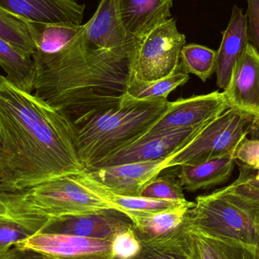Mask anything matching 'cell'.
<instances>
[{"mask_svg": "<svg viewBox=\"0 0 259 259\" xmlns=\"http://www.w3.org/2000/svg\"><path fill=\"white\" fill-rule=\"evenodd\" d=\"M0 161L8 182L27 190L84 171L66 112L0 75Z\"/></svg>", "mask_w": 259, "mask_h": 259, "instance_id": "6da1fadb", "label": "cell"}, {"mask_svg": "<svg viewBox=\"0 0 259 259\" xmlns=\"http://www.w3.org/2000/svg\"><path fill=\"white\" fill-rule=\"evenodd\" d=\"M140 41L102 50L87 41L83 27L59 51L35 52V94L65 111L74 124L118 106L127 93Z\"/></svg>", "mask_w": 259, "mask_h": 259, "instance_id": "7a4b0ae2", "label": "cell"}, {"mask_svg": "<svg viewBox=\"0 0 259 259\" xmlns=\"http://www.w3.org/2000/svg\"><path fill=\"white\" fill-rule=\"evenodd\" d=\"M167 99L137 100L126 94L115 107L74 123L85 170L140 140L170 106Z\"/></svg>", "mask_w": 259, "mask_h": 259, "instance_id": "3957f363", "label": "cell"}, {"mask_svg": "<svg viewBox=\"0 0 259 259\" xmlns=\"http://www.w3.org/2000/svg\"><path fill=\"white\" fill-rule=\"evenodd\" d=\"M185 223L205 235L259 248V204L235 193L231 185L197 196Z\"/></svg>", "mask_w": 259, "mask_h": 259, "instance_id": "277c9868", "label": "cell"}, {"mask_svg": "<svg viewBox=\"0 0 259 259\" xmlns=\"http://www.w3.org/2000/svg\"><path fill=\"white\" fill-rule=\"evenodd\" d=\"M255 118L229 109L207 123L197 135L177 152L166 164L169 167L194 165L208 160L233 155L253 129Z\"/></svg>", "mask_w": 259, "mask_h": 259, "instance_id": "5b68a950", "label": "cell"}, {"mask_svg": "<svg viewBox=\"0 0 259 259\" xmlns=\"http://www.w3.org/2000/svg\"><path fill=\"white\" fill-rule=\"evenodd\" d=\"M173 18L151 30L139 42L133 65V77L145 82L155 81L175 72L185 45Z\"/></svg>", "mask_w": 259, "mask_h": 259, "instance_id": "8992f818", "label": "cell"}, {"mask_svg": "<svg viewBox=\"0 0 259 259\" xmlns=\"http://www.w3.org/2000/svg\"><path fill=\"white\" fill-rule=\"evenodd\" d=\"M33 205L53 218L114 208L85 188L72 175L50 180L26 190Z\"/></svg>", "mask_w": 259, "mask_h": 259, "instance_id": "52a82bcc", "label": "cell"}, {"mask_svg": "<svg viewBox=\"0 0 259 259\" xmlns=\"http://www.w3.org/2000/svg\"><path fill=\"white\" fill-rule=\"evenodd\" d=\"M55 218L28 200L26 190L0 193V259L17 243L42 233Z\"/></svg>", "mask_w": 259, "mask_h": 259, "instance_id": "ba28073f", "label": "cell"}, {"mask_svg": "<svg viewBox=\"0 0 259 259\" xmlns=\"http://www.w3.org/2000/svg\"><path fill=\"white\" fill-rule=\"evenodd\" d=\"M229 109L225 95L219 91L178 99L176 101L170 102L165 113L145 136L197 127L214 119Z\"/></svg>", "mask_w": 259, "mask_h": 259, "instance_id": "9c48e42d", "label": "cell"}, {"mask_svg": "<svg viewBox=\"0 0 259 259\" xmlns=\"http://www.w3.org/2000/svg\"><path fill=\"white\" fill-rule=\"evenodd\" d=\"M131 228L133 222L126 213L116 208H106L55 218L42 233L113 240L118 234Z\"/></svg>", "mask_w": 259, "mask_h": 259, "instance_id": "30bf717a", "label": "cell"}, {"mask_svg": "<svg viewBox=\"0 0 259 259\" xmlns=\"http://www.w3.org/2000/svg\"><path fill=\"white\" fill-rule=\"evenodd\" d=\"M207 123L197 127L145 136L127 147L103 160L91 170L129 163L155 161L171 156L187 146Z\"/></svg>", "mask_w": 259, "mask_h": 259, "instance_id": "8fae6325", "label": "cell"}, {"mask_svg": "<svg viewBox=\"0 0 259 259\" xmlns=\"http://www.w3.org/2000/svg\"><path fill=\"white\" fill-rule=\"evenodd\" d=\"M112 241L68 234L39 233L19 242L13 247L65 259H115Z\"/></svg>", "mask_w": 259, "mask_h": 259, "instance_id": "7c38bea8", "label": "cell"}, {"mask_svg": "<svg viewBox=\"0 0 259 259\" xmlns=\"http://www.w3.org/2000/svg\"><path fill=\"white\" fill-rule=\"evenodd\" d=\"M223 94L230 109L259 119V56L250 44L236 64Z\"/></svg>", "mask_w": 259, "mask_h": 259, "instance_id": "4fadbf2b", "label": "cell"}, {"mask_svg": "<svg viewBox=\"0 0 259 259\" xmlns=\"http://www.w3.org/2000/svg\"><path fill=\"white\" fill-rule=\"evenodd\" d=\"M174 155L155 161L129 163L85 171L115 194L140 196L145 184L166 169V164Z\"/></svg>", "mask_w": 259, "mask_h": 259, "instance_id": "5bb4252c", "label": "cell"}, {"mask_svg": "<svg viewBox=\"0 0 259 259\" xmlns=\"http://www.w3.org/2000/svg\"><path fill=\"white\" fill-rule=\"evenodd\" d=\"M0 9L27 22L81 25L85 5L75 0H0Z\"/></svg>", "mask_w": 259, "mask_h": 259, "instance_id": "9a60e30c", "label": "cell"}, {"mask_svg": "<svg viewBox=\"0 0 259 259\" xmlns=\"http://www.w3.org/2000/svg\"><path fill=\"white\" fill-rule=\"evenodd\" d=\"M85 39L96 48L113 50L139 40L126 30L119 0H101L94 16L83 24Z\"/></svg>", "mask_w": 259, "mask_h": 259, "instance_id": "2e32d148", "label": "cell"}, {"mask_svg": "<svg viewBox=\"0 0 259 259\" xmlns=\"http://www.w3.org/2000/svg\"><path fill=\"white\" fill-rule=\"evenodd\" d=\"M222 35L216 56L215 73L218 87L225 90L229 83L236 64L249 45L247 17L237 5L233 6L229 23Z\"/></svg>", "mask_w": 259, "mask_h": 259, "instance_id": "e0dca14e", "label": "cell"}, {"mask_svg": "<svg viewBox=\"0 0 259 259\" xmlns=\"http://www.w3.org/2000/svg\"><path fill=\"white\" fill-rule=\"evenodd\" d=\"M174 0H119V10L127 33L141 40L151 30L171 18Z\"/></svg>", "mask_w": 259, "mask_h": 259, "instance_id": "ac0fdd59", "label": "cell"}, {"mask_svg": "<svg viewBox=\"0 0 259 259\" xmlns=\"http://www.w3.org/2000/svg\"><path fill=\"white\" fill-rule=\"evenodd\" d=\"M185 242L188 259H259L258 247L209 237L187 225Z\"/></svg>", "mask_w": 259, "mask_h": 259, "instance_id": "d6986e66", "label": "cell"}, {"mask_svg": "<svg viewBox=\"0 0 259 259\" xmlns=\"http://www.w3.org/2000/svg\"><path fill=\"white\" fill-rule=\"evenodd\" d=\"M79 184L101 198L112 208L120 210L128 215L131 213H154L164 210L173 209L188 205L189 201L161 200L149 199L141 196H125L115 194L104 185L91 178L86 171L72 175Z\"/></svg>", "mask_w": 259, "mask_h": 259, "instance_id": "ffe728a7", "label": "cell"}, {"mask_svg": "<svg viewBox=\"0 0 259 259\" xmlns=\"http://www.w3.org/2000/svg\"><path fill=\"white\" fill-rule=\"evenodd\" d=\"M194 202L188 205L154 213H131L133 230L139 241L161 240L179 232L185 225L187 211Z\"/></svg>", "mask_w": 259, "mask_h": 259, "instance_id": "44dd1931", "label": "cell"}, {"mask_svg": "<svg viewBox=\"0 0 259 259\" xmlns=\"http://www.w3.org/2000/svg\"><path fill=\"white\" fill-rule=\"evenodd\" d=\"M235 163L234 156L228 155L194 165H182L178 180L188 192L210 189L229 181Z\"/></svg>", "mask_w": 259, "mask_h": 259, "instance_id": "7402d4cb", "label": "cell"}, {"mask_svg": "<svg viewBox=\"0 0 259 259\" xmlns=\"http://www.w3.org/2000/svg\"><path fill=\"white\" fill-rule=\"evenodd\" d=\"M27 24L36 51L47 54L62 50L80 33L83 27V24L71 23L27 22Z\"/></svg>", "mask_w": 259, "mask_h": 259, "instance_id": "603a6c76", "label": "cell"}, {"mask_svg": "<svg viewBox=\"0 0 259 259\" xmlns=\"http://www.w3.org/2000/svg\"><path fill=\"white\" fill-rule=\"evenodd\" d=\"M0 66L11 83L26 92L32 94L34 91L36 71L33 59L23 56L9 42L2 39Z\"/></svg>", "mask_w": 259, "mask_h": 259, "instance_id": "cb8c5ba5", "label": "cell"}, {"mask_svg": "<svg viewBox=\"0 0 259 259\" xmlns=\"http://www.w3.org/2000/svg\"><path fill=\"white\" fill-rule=\"evenodd\" d=\"M189 74L180 62L173 74L155 81H142L132 76L126 94L137 100L167 99L172 91L189 81Z\"/></svg>", "mask_w": 259, "mask_h": 259, "instance_id": "d4e9b609", "label": "cell"}, {"mask_svg": "<svg viewBox=\"0 0 259 259\" xmlns=\"http://www.w3.org/2000/svg\"><path fill=\"white\" fill-rule=\"evenodd\" d=\"M185 231L186 224L179 232L167 238L140 242V251L130 259H188Z\"/></svg>", "mask_w": 259, "mask_h": 259, "instance_id": "484cf974", "label": "cell"}, {"mask_svg": "<svg viewBox=\"0 0 259 259\" xmlns=\"http://www.w3.org/2000/svg\"><path fill=\"white\" fill-rule=\"evenodd\" d=\"M0 39L12 45L17 51L32 58L36 47L29 33L27 22L0 9Z\"/></svg>", "mask_w": 259, "mask_h": 259, "instance_id": "4316f807", "label": "cell"}, {"mask_svg": "<svg viewBox=\"0 0 259 259\" xmlns=\"http://www.w3.org/2000/svg\"><path fill=\"white\" fill-rule=\"evenodd\" d=\"M217 51L199 44L184 45L180 59L184 69L195 74L203 82L215 72Z\"/></svg>", "mask_w": 259, "mask_h": 259, "instance_id": "83f0119b", "label": "cell"}, {"mask_svg": "<svg viewBox=\"0 0 259 259\" xmlns=\"http://www.w3.org/2000/svg\"><path fill=\"white\" fill-rule=\"evenodd\" d=\"M184 187L179 180L173 177H155L145 184L140 196L161 200L187 201Z\"/></svg>", "mask_w": 259, "mask_h": 259, "instance_id": "f1b7e54d", "label": "cell"}, {"mask_svg": "<svg viewBox=\"0 0 259 259\" xmlns=\"http://www.w3.org/2000/svg\"><path fill=\"white\" fill-rule=\"evenodd\" d=\"M140 242L133 228L121 233L112 241V254L115 259H130L140 251Z\"/></svg>", "mask_w": 259, "mask_h": 259, "instance_id": "f546056e", "label": "cell"}, {"mask_svg": "<svg viewBox=\"0 0 259 259\" xmlns=\"http://www.w3.org/2000/svg\"><path fill=\"white\" fill-rule=\"evenodd\" d=\"M234 158L236 162L240 161L245 167L256 170L259 167V140L246 137L237 148Z\"/></svg>", "mask_w": 259, "mask_h": 259, "instance_id": "4dcf8cb0", "label": "cell"}, {"mask_svg": "<svg viewBox=\"0 0 259 259\" xmlns=\"http://www.w3.org/2000/svg\"><path fill=\"white\" fill-rule=\"evenodd\" d=\"M246 3L248 40L259 56V0H246Z\"/></svg>", "mask_w": 259, "mask_h": 259, "instance_id": "1f68e13d", "label": "cell"}, {"mask_svg": "<svg viewBox=\"0 0 259 259\" xmlns=\"http://www.w3.org/2000/svg\"><path fill=\"white\" fill-rule=\"evenodd\" d=\"M231 187L235 193L259 204V184L252 181L246 167L240 172L238 179L231 184Z\"/></svg>", "mask_w": 259, "mask_h": 259, "instance_id": "d6a6232c", "label": "cell"}, {"mask_svg": "<svg viewBox=\"0 0 259 259\" xmlns=\"http://www.w3.org/2000/svg\"><path fill=\"white\" fill-rule=\"evenodd\" d=\"M5 256L9 259H65L30 250H20L12 247Z\"/></svg>", "mask_w": 259, "mask_h": 259, "instance_id": "836d02e7", "label": "cell"}, {"mask_svg": "<svg viewBox=\"0 0 259 259\" xmlns=\"http://www.w3.org/2000/svg\"><path fill=\"white\" fill-rule=\"evenodd\" d=\"M16 190H18L14 188L6 180L4 170H3V166H2L1 161H0V193L1 192L16 191Z\"/></svg>", "mask_w": 259, "mask_h": 259, "instance_id": "e575fe53", "label": "cell"}, {"mask_svg": "<svg viewBox=\"0 0 259 259\" xmlns=\"http://www.w3.org/2000/svg\"><path fill=\"white\" fill-rule=\"evenodd\" d=\"M247 169L249 170V175H250L252 181H255V183H257V184H259V167L256 169V170H255V173H250V170H249V169Z\"/></svg>", "mask_w": 259, "mask_h": 259, "instance_id": "d590c367", "label": "cell"}, {"mask_svg": "<svg viewBox=\"0 0 259 259\" xmlns=\"http://www.w3.org/2000/svg\"><path fill=\"white\" fill-rule=\"evenodd\" d=\"M258 130L259 131V119L258 120H255V122H254V126H253V129L252 130Z\"/></svg>", "mask_w": 259, "mask_h": 259, "instance_id": "8d00e7d4", "label": "cell"}, {"mask_svg": "<svg viewBox=\"0 0 259 259\" xmlns=\"http://www.w3.org/2000/svg\"><path fill=\"white\" fill-rule=\"evenodd\" d=\"M2 259H9V258H6V256H4V257H3V258H2Z\"/></svg>", "mask_w": 259, "mask_h": 259, "instance_id": "74e56055", "label": "cell"}]
</instances>
